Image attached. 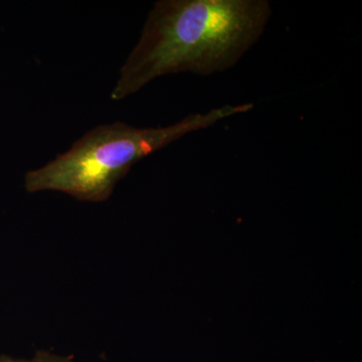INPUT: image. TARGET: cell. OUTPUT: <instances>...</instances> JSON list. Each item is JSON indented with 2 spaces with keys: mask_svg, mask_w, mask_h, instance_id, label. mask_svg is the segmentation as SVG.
<instances>
[{
  "mask_svg": "<svg viewBox=\"0 0 362 362\" xmlns=\"http://www.w3.org/2000/svg\"><path fill=\"white\" fill-rule=\"evenodd\" d=\"M252 109V104L226 105L206 113L192 114L166 127L137 128L123 122L97 126L74 142L68 151L42 168L28 171L25 177L26 192L52 190L82 202L107 201L117 183L138 161L183 136Z\"/></svg>",
  "mask_w": 362,
  "mask_h": 362,
  "instance_id": "2",
  "label": "cell"
},
{
  "mask_svg": "<svg viewBox=\"0 0 362 362\" xmlns=\"http://www.w3.org/2000/svg\"><path fill=\"white\" fill-rule=\"evenodd\" d=\"M272 14L268 0H161L126 59L112 100L135 94L168 74L213 75L232 68L258 42Z\"/></svg>",
  "mask_w": 362,
  "mask_h": 362,
  "instance_id": "1",
  "label": "cell"
},
{
  "mask_svg": "<svg viewBox=\"0 0 362 362\" xmlns=\"http://www.w3.org/2000/svg\"><path fill=\"white\" fill-rule=\"evenodd\" d=\"M73 356H59L51 352L40 350L30 359L14 358L9 356H0V362H74Z\"/></svg>",
  "mask_w": 362,
  "mask_h": 362,
  "instance_id": "3",
  "label": "cell"
}]
</instances>
